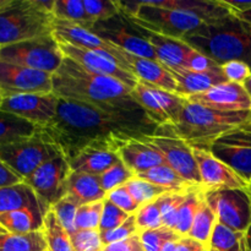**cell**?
Returning a JSON list of instances; mask_svg holds the SVG:
<instances>
[{
	"instance_id": "28",
	"label": "cell",
	"mask_w": 251,
	"mask_h": 251,
	"mask_svg": "<svg viewBox=\"0 0 251 251\" xmlns=\"http://www.w3.org/2000/svg\"><path fill=\"white\" fill-rule=\"evenodd\" d=\"M38 131L32 123L0 109V147L28 139Z\"/></svg>"
},
{
	"instance_id": "60",
	"label": "cell",
	"mask_w": 251,
	"mask_h": 251,
	"mask_svg": "<svg viewBox=\"0 0 251 251\" xmlns=\"http://www.w3.org/2000/svg\"><path fill=\"white\" fill-rule=\"evenodd\" d=\"M2 93H1V91H0V105H1V102H2Z\"/></svg>"
},
{
	"instance_id": "34",
	"label": "cell",
	"mask_w": 251,
	"mask_h": 251,
	"mask_svg": "<svg viewBox=\"0 0 251 251\" xmlns=\"http://www.w3.org/2000/svg\"><path fill=\"white\" fill-rule=\"evenodd\" d=\"M43 232L48 244V251H75L70 235L64 229L51 210L48 211L44 218Z\"/></svg>"
},
{
	"instance_id": "24",
	"label": "cell",
	"mask_w": 251,
	"mask_h": 251,
	"mask_svg": "<svg viewBox=\"0 0 251 251\" xmlns=\"http://www.w3.org/2000/svg\"><path fill=\"white\" fill-rule=\"evenodd\" d=\"M122 161L118 151L104 147H92L83 150L82 152L69 161L71 172L88 173L100 176L114 164Z\"/></svg>"
},
{
	"instance_id": "27",
	"label": "cell",
	"mask_w": 251,
	"mask_h": 251,
	"mask_svg": "<svg viewBox=\"0 0 251 251\" xmlns=\"http://www.w3.org/2000/svg\"><path fill=\"white\" fill-rule=\"evenodd\" d=\"M37 206L43 207L31 186L27 185L25 181L0 188V216L12 212V211L37 207Z\"/></svg>"
},
{
	"instance_id": "7",
	"label": "cell",
	"mask_w": 251,
	"mask_h": 251,
	"mask_svg": "<svg viewBox=\"0 0 251 251\" xmlns=\"http://www.w3.org/2000/svg\"><path fill=\"white\" fill-rule=\"evenodd\" d=\"M251 190L243 189H205L203 199L212 208L217 222L238 233L251 227Z\"/></svg>"
},
{
	"instance_id": "47",
	"label": "cell",
	"mask_w": 251,
	"mask_h": 251,
	"mask_svg": "<svg viewBox=\"0 0 251 251\" xmlns=\"http://www.w3.org/2000/svg\"><path fill=\"white\" fill-rule=\"evenodd\" d=\"M105 199H108L110 202L114 203L117 207L126 212L127 215H135L139 211V208L141 207L124 185L109 191Z\"/></svg>"
},
{
	"instance_id": "25",
	"label": "cell",
	"mask_w": 251,
	"mask_h": 251,
	"mask_svg": "<svg viewBox=\"0 0 251 251\" xmlns=\"http://www.w3.org/2000/svg\"><path fill=\"white\" fill-rule=\"evenodd\" d=\"M68 196L73 202L80 206L103 201L107 193L102 189L100 176L71 172L68 180Z\"/></svg>"
},
{
	"instance_id": "49",
	"label": "cell",
	"mask_w": 251,
	"mask_h": 251,
	"mask_svg": "<svg viewBox=\"0 0 251 251\" xmlns=\"http://www.w3.org/2000/svg\"><path fill=\"white\" fill-rule=\"evenodd\" d=\"M217 64L215 63L213 60H211L210 58H207L206 55L201 54L200 51L195 50L194 49L193 54L189 58L188 64H186V68L189 70H195V71H205V70H210V69L217 68Z\"/></svg>"
},
{
	"instance_id": "2",
	"label": "cell",
	"mask_w": 251,
	"mask_h": 251,
	"mask_svg": "<svg viewBox=\"0 0 251 251\" xmlns=\"http://www.w3.org/2000/svg\"><path fill=\"white\" fill-rule=\"evenodd\" d=\"M131 91L120 81L86 70L69 58H64L60 68L51 75V92L56 97L103 109L135 104Z\"/></svg>"
},
{
	"instance_id": "63",
	"label": "cell",
	"mask_w": 251,
	"mask_h": 251,
	"mask_svg": "<svg viewBox=\"0 0 251 251\" xmlns=\"http://www.w3.org/2000/svg\"><path fill=\"white\" fill-rule=\"evenodd\" d=\"M250 195H251V194H250Z\"/></svg>"
},
{
	"instance_id": "58",
	"label": "cell",
	"mask_w": 251,
	"mask_h": 251,
	"mask_svg": "<svg viewBox=\"0 0 251 251\" xmlns=\"http://www.w3.org/2000/svg\"><path fill=\"white\" fill-rule=\"evenodd\" d=\"M10 1H11V0H0V10L4 9V7L6 6Z\"/></svg>"
},
{
	"instance_id": "17",
	"label": "cell",
	"mask_w": 251,
	"mask_h": 251,
	"mask_svg": "<svg viewBox=\"0 0 251 251\" xmlns=\"http://www.w3.org/2000/svg\"><path fill=\"white\" fill-rule=\"evenodd\" d=\"M58 43L65 58L71 59L80 66L85 68L86 70L100 74V75L109 76L129 86L130 88H134L136 86L137 78L131 73L124 70L109 54L78 48V47H74L64 42L58 41Z\"/></svg>"
},
{
	"instance_id": "53",
	"label": "cell",
	"mask_w": 251,
	"mask_h": 251,
	"mask_svg": "<svg viewBox=\"0 0 251 251\" xmlns=\"http://www.w3.org/2000/svg\"><path fill=\"white\" fill-rule=\"evenodd\" d=\"M234 15L238 17V19L242 20V21L251 25V9L248 10V11H244V12H237V14H234Z\"/></svg>"
},
{
	"instance_id": "14",
	"label": "cell",
	"mask_w": 251,
	"mask_h": 251,
	"mask_svg": "<svg viewBox=\"0 0 251 251\" xmlns=\"http://www.w3.org/2000/svg\"><path fill=\"white\" fill-rule=\"evenodd\" d=\"M92 31L113 46L119 47L135 55L158 61L149 42L123 14H119L108 21L97 22Z\"/></svg>"
},
{
	"instance_id": "38",
	"label": "cell",
	"mask_w": 251,
	"mask_h": 251,
	"mask_svg": "<svg viewBox=\"0 0 251 251\" xmlns=\"http://www.w3.org/2000/svg\"><path fill=\"white\" fill-rule=\"evenodd\" d=\"M135 218H136V226L139 233L144 232V230L157 229V228L163 227L159 198L151 201V202L142 205L139 208V211L135 213Z\"/></svg>"
},
{
	"instance_id": "37",
	"label": "cell",
	"mask_w": 251,
	"mask_h": 251,
	"mask_svg": "<svg viewBox=\"0 0 251 251\" xmlns=\"http://www.w3.org/2000/svg\"><path fill=\"white\" fill-rule=\"evenodd\" d=\"M139 234L145 251H161L167 243L178 242L181 238V235H179L176 230L164 226L157 229L144 230Z\"/></svg>"
},
{
	"instance_id": "50",
	"label": "cell",
	"mask_w": 251,
	"mask_h": 251,
	"mask_svg": "<svg viewBox=\"0 0 251 251\" xmlns=\"http://www.w3.org/2000/svg\"><path fill=\"white\" fill-rule=\"evenodd\" d=\"M104 251H145L142 248L140 234L134 235L131 238L123 240V242L114 243L104 247Z\"/></svg>"
},
{
	"instance_id": "36",
	"label": "cell",
	"mask_w": 251,
	"mask_h": 251,
	"mask_svg": "<svg viewBox=\"0 0 251 251\" xmlns=\"http://www.w3.org/2000/svg\"><path fill=\"white\" fill-rule=\"evenodd\" d=\"M124 186L127 189V191L131 194L132 198L136 200V202L139 203L140 206L145 205V203L147 202H151V201L161 198L162 195H164V194L167 193H171V191H178V190H171V189L154 185V184L141 180V179H137L135 178V176L131 179V180L127 181Z\"/></svg>"
},
{
	"instance_id": "52",
	"label": "cell",
	"mask_w": 251,
	"mask_h": 251,
	"mask_svg": "<svg viewBox=\"0 0 251 251\" xmlns=\"http://www.w3.org/2000/svg\"><path fill=\"white\" fill-rule=\"evenodd\" d=\"M206 245L196 242L189 237H181L176 242V251H203L206 249Z\"/></svg>"
},
{
	"instance_id": "10",
	"label": "cell",
	"mask_w": 251,
	"mask_h": 251,
	"mask_svg": "<svg viewBox=\"0 0 251 251\" xmlns=\"http://www.w3.org/2000/svg\"><path fill=\"white\" fill-rule=\"evenodd\" d=\"M131 97L159 127L176 124L186 104L183 96L141 80L132 88Z\"/></svg>"
},
{
	"instance_id": "51",
	"label": "cell",
	"mask_w": 251,
	"mask_h": 251,
	"mask_svg": "<svg viewBox=\"0 0 251 251\" xmlns=\"http://www.w3.org/2000/svg\"><path fill=\"white\" fill-rule=\"evenodd\" d=\"M22 181H24V179L20 178L4 162L0 161V188L15 185V184L22 183Z\"/></svg>"
},
{
	"instance_id": "33",
	"label": "cell",
	"mask_w": 251,
	"mask_h": 251,
	"mask_svg": "<svg viewBox=\"0 0 251 251\" xmlns=\"http://www.w3.org/2000/svg\"><path fill=\"white\" fill-rule=\"evenodd\" d=\"M216 222H217V217L215 212L203 199L186 237L208 247Z\"/></svg>"
},
{
	"instance_id": "8",
	"label": "cell",
	"mask_w": 251,
	"mask_h": 251,
	"mask_svg": "<svg viewBox=\"0 0 251 251\" xmlns=\"http://www.w3.org/2000/svg\"><path fill=\"white\" fill-rule=\"evenodd\" d=\"M60 152L37 131L36 135L0 147V161L25 180L36 169Z\"/></svg>"
},
{
	"instance_id": "35",
	"label": "cell",
	"mask_w": 251,
	"mask_h": 251,
	"mask_svg": "<svg viewBox=\"0 0 251 251\" xmlns=\"http://www.w3.org/2000/svg\"><path fill=\"white\" fill-rule=\"evenodd\" d=\"M190 188L184 189V190L171 191V193L164 194V195L159 198V200H161L162 222H163L164 227H168L171 229L176 230L179 210H180V206L183 205L184 200L186 198V194H188V190Z\"/></svg>"
},
{
	"instance_id": "6",
	"label": "cell",
	"mask_w": 251,
	"mask_h": 251,
	"mask_svg": "<svg viewBox=\"0 0 251 251\" xmlns=\"http://www.w3.org/2000/svg\"><path fill=\"white\" fill-rule=\"evenodd\" d=\"M54 36L20 42L0 48V60L53 75L64 60Z\"/></svg>"
},
{
	"instance_id": "1",
	"label": "cell",
	"mask_w": 251,
	"mask_h": 251,
	"mask_svg": "<svg viewBox=\"0 0 251 251\" xmlns=\"http://www.w3.org/2000/svg\"><path fill=\"white\" fill-rule=\"evenodd\" d=\"M158 130V125L137 103L103 109L59 98L54 120L38 131L69 162L83 150L104 147L118 151L123 142L154 135Z\"/></svg>"
},
{
	"instance_id": "56",
	"label": "cell",
	"mask_w": 251,
	"mask_h": 251,
	"mask_svg": "<svg viewBox=\"0 0 251 251\" xmlns=\"http://www.w3.org/2000/svg\"><path fill=\"white\" fill-rule=\"evenodd\" d=\"M243 86H244V88H245V90H247L248 95H249L250 98H251V75L247 78V81H245V82L243 83Z\"/></svg>"
},
{
	"instance_id": "61",
	"label": "cell",
	"mask_w": 251,
	"mask_h": 251,
	"mask_svg": "<svg viewBox=\"0 0 251 251\" xmlns=\"http://www.w3.org/2000/svg\"><path fill=\"white\" fill-rule=\"evenodd\" d=\"M203 251H210V250H208V248H206V249H205V250H203Z\"/></svg>"
},
{
	"instance_id": "45",
	"label": "cell",
	"mask_w": 251,
	"mask_h": 251,
	"mask_svg": "<svg viewBox=\"0 0 251 251\" xmlns=\"http://www.w3.org/2000/svg\"><path fill=\"white\" fill-rule=\"evenodd\" d=\"M100 240H102V244L104 247L110 244H114V243L123 242V240L127 239V238H131L134 235L139 234V229H137L136 226V218L135 215H131L127 221H125L122 226H119L118 228H114L112 230H108V232L100 233Z\"/></svg>"
},
{
	"instance_id": "3",
	"label": "cell",
	"mask_w": 251,
	"mask_h": 251,
	"mask_svg": "<svg viewBox=\"0 0 251 251\" xmlns=\"http://www.w3.org/2000/svg\"><path fill=\"white\" fill-rule=\"evenodd\" d=\"M183 41L217 65L239 60L251 69V25L233 12L215 22L203 24Z\"/></svg>"
},
{
	"instance_id": "62",
	"label": "cell",
	"mask_w": 251,
	"mask_h": 251,
	"mask_svg": "<svg viewBox=\"0 0 251 251\" xmlns=\"http://www.w3.org/2000/svg\"><path fill=\"white\" fill-rule=\"evenodd\" d=\"M250 184H251V179H250Z\"/></svg>"
},
{
	"instance_id": "43",
	"label": "cell",
	"mask_w": 251,
	"mask_h": 251,
	"mask_svg": "<svg viewBox=\"0 0 251 251\" xmlns=\"http://www.w3.org/2000/svg\"><path fill=\"white\" fill-rule=\"evenodd\" d=\"M77 208L78 206L75 202H73L68 196H65L63 200L59 201L56 205H54L50 208L54 215L56 216L59 222H60V225L63 226L64 229L69 233V235L74 234L76 232L75 217Z\"/></svg>"
},
{
	"instance_id": "44",
	"label": "cell",
	"mask_w": 251,
	"mask_h": 251,
	"mask_svg": "<svg viewBox=\"0 0 251 251\" xmlns=\"http://www.w3.org/2000/svg\"><path fill=\"white\" fill-rule=\"evenodd\" d=\"M130 216L131 215H127L126 212L120 210V208L117 207L114 203L110 202L108 199H104V200H103L102 218H100L98 230H100V233H103L114 229V228H118L119 226H122L125 221H127V218H129Z\"/></svg>"
},
{
	"instance_id": "41",
	"label": "cell",
	"mask_w": 251,
	"mask_h": 251,
	"mask_svg": "<svg viewBox=\"0 0 251 251\" xmlns=\"http://www.w3.org/2000/svg\"><path fill=\"white\" fill-rule=\"evenodd\" d=\"M134 176V173L120 161L119 163L114 164V166L110 167L108 171H105L104 173L100 174V181L103 190L108 194L109 191L114 190V189L125 185V184L129 180H131Z\"/></svg>"
},
{
	"instance_id": "4",
	"label": "cell",
	"mask_w": 251,
	"mask_h": 251,
	"mask_svg": "<svg viewBox=\"0 0 251 251\" xmlns=\"http://www.w3.org/2000/svg\"><path fill=\"white\" fill-rule=\"evenodd\" d=\"M250 118L251 110L221 112L186 100L178 122L169 126L159 127L158 132L179 137L190 146H199L208 144L226 132L248 124Z\"/></svg>"
},
{
	"instance_id": "59",
	"label": "cell",
	"mask_w": 251,
	"mask_h": 251,
	"mask_svg": "<svg viewBox=\"0 0 251 251\" xmlns=\"http://www.w3.org/2000/svg\"><path fill=\"white\" fill-rule=\"evenodd\" d=\"M242 127H243V129L248 130V131H251V118H250L249 123H248V124H245V125H243Z\"/></svg>"
},
{
	"instance_id": "54",
	"label": "cell",
	"mask_w": 251,
	"mask_h": 251,
	"mask_svg": "<svg viewBox=\"0 0 251 251\" xmlns=\"http://www.w3.org/2000/svg\"><path fill=\"white\" fill-rule=\"evenodd\" d=\"M210 251H213V250H210ZM229 251H247V238H245V234L243 235V238H242V240H240L239 244H238L234 249H232Z\"/></svg>"
},
{
	"instance_id": "9",
	"label": "cell",
	"mask_w": 251,
	"mask_h": 251,
	"mask_svg": "<svg viewBox=\"0 0 251 251\" xmlns=\"http://www.w3.org/2000/svg\"><path fill=\"white\" fill-rule=\"evenodd\" d=\"M71 174L70 164L61 153L47 161L33 172L25 183L31 186L47 211L68 195V180Z\"/></svg>"
},
{
	"instance_id": "40",
	"label": "cell",
	"mask_w": 251,
	"mask_h": 251,
	"mask_svg": "<svg viewBox=\"0 0 251 251\" xmlns=\"http://www.w3.org/2000/svg\"><path fill=\"white\" fill-rule=\"evenodd\" d=\"M102 212L103 201L80 206L75 217L76 230H98Z\"/></svg>"
},
{
	"instance_id": "22",
	"label": "cell",
	"mask_w": 251,
	"mask_h": 251,
	"mask_svg": "<svg viewBox=\"0 0 251 251\" xmlns=\"http://www.w3.org/2000/svg\"><path fill=\"white\" fill-rule=\"evenodd\" d=\"M53 36L56 41L93 51H103L112 56L115 46L104 41L91 29L71 22L54 19Z\"/></svg>"
},
{
	"instance_id": "26",
	"label": "cell",
	"mask_w": 251,
	"mask_h": 251,
	"mask_svg": "<svg viewBox=\"0 0 251 251\" xmlns=\"http://www.w3.org/2000/svg\"><path fill=\"white\" fill-rule=\"evenodd\" d=\"M47 211L41 206L22 208L0 216V226L11 233L27 234L44 229Z\"/></svg>"
},
{
	"instance_id": "32",
	"label": "cell",
	"mask_w": 251,
	"mask_h": 251,
	"mask_svg": "<svg viewBox=\"0 0 251 251\" xmlns=\"http://www.w3.org/2000/svg\"><path fill=\"white\" fill-rule=\"evenodd\" d=\"M54 17L61 21L71 22L92 31L95 21L86 12L83 0H55Z\"/></svg>"
},
{
	"instance_id": "20",
	"label": "cell",
	"mask_w": 251,
	"mask_h": 251,
	"mask_svg": "<svg viewBox=\"0 0 251 251\" xmlns=\"http://www.w3.org/2000/svg\"><path fill=\"white\" fill-rule=\"evenodd\" d=\"M134 26L136 27L139 33L149 42L156 54L157 60L162 65L166 68H186V64L193 54L194 48H191L183 39L163 36V34L141 28L136 25Z\"/></svg>"
},
{
	"instance_id": "5",
	"label": "cell",
	"mask_w": 251,
	"mask_h": 251,
	"mask_svg": "<svg viewBox=\"0 0 251 251\" xmlns=\"http://www.w3.org/2000/svg\"><path fill=\"white\" fill-rule=\"evenodd\" d=\"M54 15L36 0H11L0 10V48L20 42L53 36Z\"/></svg>"
},
{
	"instance_id": "46",
	"label": "cell",
	"mask_w": 251,
	"mask_h": 251,
	"mask_svg": "<svg viewBox=\"0 0 251 251\" xmlns=\"http://www.w3.org/2000/svg\"><path fill=\"white\" fill-rule=\"evenodd\" d=\"M75 251H100L104 249L100 230H76L70 235Z\"/></svg>"
},
{
	"instance_id": "42",
	"label": "cell",
	"mask_w": 251,
	"mask_h": 251,
	"mask_svg": "<svg viewBox=\"0 0 251 251\" xmlns=\"http://www.w3.org/2000/svg\"><path fill=\"white\" fill-rule=\"evenodd\" d=\"M83 6L95 24L108 21L120 14L118 2L113 0H83Z\"/></svg>"
},
{
	"instance_id": "18",
	"label": "cell",
	"mask_w": 251,
	"mask_h": 251,
	"mask_svg": "<svg viewBox=\"0 0 251 251\" xmlns=\"http://www.w3.org/2000/svg\"><path fill=\"white\" fill-rule=\"evenodd\" d=\"M112 56L124 70L131 73L137 80L176 93V83L173 76L159 61L135 55L119 47H115Z\"/></svg>"
},
{
	"instance_id": "48",
	"label": "cell",
	"mask_w": 251,
	"mask_h": 251,
	"mask_svg": "<svg viewBox=\"0 0 251 251\" xmlns=\"http://www.w3.org/2000/svg\"><path fill=\"white\" fill-rule=\"evenodd\" d=\"M221 68H222L226 78L229 82L243 85L247 81V78L251 75V69L249 68V65L239 60L228 61V63L223 64Z\"/></svg>"
},
{
	"instance_id": "11",
	"label": "cell",
	"mask_w": 251,
	"mask_h": 251,
	"mask_svg": "<svg viewBox=\"0 0 251 251\" xmlns=\"http://www.w3.org/2000/svg\"><path fill=\"white\" fill-rule=\"evenodd\" d=\"M199 147L207 149L220 161L237 172L242 178L251 179V131L242 126L226 132L218 139Z\"/></svg>"
},
{
	"instance_id": "57",
	"label": "cell",
	"mask_w": 251,
	"mask_h": 251,
	"mask_svg": "<svg viewBox=\"0 0 251 251\" xmlns=\"http://www.w3.org/2000/svg\"><path fill=\"white\" fill-rule=\"evenodd\" d=\"M245 238H247V251H251V227L245 233Z\"/></svg>"
},
{
	"instance_id": "12",
	"label": "cell",
	"mask_w": 251,
	"mask_h": 251,
	"mask_svg": "<svg viewBox=\"0 0 251 251\" xmlns=\"http://www.w3.org/2000/svg\"><path fill=\"white\" fill-rule=\"evenodd\" d=\"M144 140L154 147L171 168L193 185H201L198 162L190 145L179 137L157 132L145 136Z\"/></svg>"
},
{
	"instance_id": "31",
	"label": "cell",
	"mask_w": 251,
	"mask_h": 251,
	"mask_svg": "<svg viewBox=\"0 0 251 251\" xmlns=\"http://www.w3.org/2000/svg\"><path fill=\"white\" fill-rule=\"evenodd\" d=\"M203 200V186L194 185L188 190L186 198L179 210L176 218V232L181 237H186L190 230L193 221Z\"/></svg>"
},
{
	"instance_id": "21",
	"label": "cell",
	"mask_w": 251,
	"mask_h": 251,
	"mask_svg": "<svg viewBox=\"0 0 251 251\" xmlns=\"http://www.w3.org/2000/svg\"><path fill=\"white\" fill-rule=\"evenodd\" d=\"M176 83V93L183 97L200 95L215 86L227 82L222 68L210 69L205 71L189 70L185 68H167Z\"/></svg>"
},
{
	"instance_id": "55",
	"label": "cell",
	"mask_w": 251,
	"mask_h": 251,
	"mask_svg": "<svg viewBox=\"0 0 251 251\" xmlns=\"http://www.w3.org/2000/svg\"><path fill=\"white\" fill-rule=\"evenodd\" d=\"M176 242H169L162 248L161 251H176Z\"/></svg>"
},
{
	"instance_id": "23",
	"label": "cell",
	"mask_w": 251,
	"mask_h": 251,
	"mask_svg": "<svg viewBox=\"0 0 251 251\" xmlns=\"http://www.w3.org/2000/svg\"><path fill=\"white\" fill-rule=\"evenodd\" d=\"M118 154L134 176L144 173L153 167L166 164L162 154L152 145L145 141L144 137L123 142L118 149Z\"/></svg>"
},
{
	"instance_id": "16",
	"label": "cell",
	"mask_w": 251,
	"mask_h": 251,
	"mask_svg": "<svg viewBox=\"0 0 251 251\" xmlns=\"http://www.w3.org/2000/svg\"><path fill=\"white\" fill-rule=\"evenodd\" d=\"M205 189H243L251 190V184L230 167L213 156L207 149L191 146Z\"/></svg>"
},
{
	"instance_id": "13",
	"label": "cell",
	"mask_w": 251,
	"mask_h": 251,
	"mask_svg": "<svg viewBox=\"0 0 251 251\" xmlns=\"http://www.w3.org/2000/svg\"><path fill=\"white\" fill-rule=\"evenodd\" d=\"M58 104L59 98L53 92L26 93L2 98L0 109L17 115L39 129L53 122Z\"/></svg>"
},
{
	"instance_id": "19",
	"label": "cell",
	"mask_w": 251,
	"mask_h": 251,
	"mask_svg": "<svg viewBox=\"0 0 251 251\" xmlns=\"http://www.w3.org/2000/svg\"><path fill=\"white\" fill-rule=\"evenodd\" d=\"M189 102L198 103L221 112H247L251 110V98L244 86L234 82H223L200 95L186 97Z\"/></svg>"
},
{
	"instance_id": "30",
	"label": "cell",
	"mask_w": 251,
	"mask_h": 251,
	"mask_svg": "<svg viewBox=\"0 0 251 251\" xmlns=\"http://www.w3.org/2000/svg\"><path fill=\"white\" fill-rule=\"evenodd\" d=\"M135 178L149 181V183L162 186V188L171 189V190H184V189L194 186L193 184L188 183L183 176H179L168 164L153 167V168L149 169L144 173L136 174Z\"/></svg>"
},
{
	"instance_id": "39",
	"label": "cell",
	"mask_w": 251,
	"mask_h": 251,
	"mask_svg": "<svg viewBox=\"0 0 251 251\" xmlns=\"http://www.w3.org/2000/svg\"><path fill=\"white\" fill-rule=\"evenodd\" d=\"M244 234L245 233L234 232L220 222H216L207 248L213 251H229L239 244Z\"/></svg>"
},
{
	"instance_id": "15",
	"label": "cell",
	"mask_w": 251,
	"mask_h": 251,
	"mask_svg": "<svg viewBox=\"0 0 251 251\" xmlns=\"http://www.w3.org/2000/svg\"><path fill=\"white\" fill-rule=\"evenodd\" d=\"M0 91L4 98L26 93L51 92V74L0 60Z\"/></svg>"
},
{
	"instance_id": "29",
	"label": "cell",
	"mask_w": 251,
	"mask_h": 251,
	"mask_svg": "<svg viewBox=\"0 0 251 251\" xmlns=\"http://www.w3.org/2000/svg\"><path fill=\"white\" fill-rule=\"evenodd\" d=\"M0 251H48V244L43 230L17 234L0 226Z\"/></svg>"
}]
</instances>
